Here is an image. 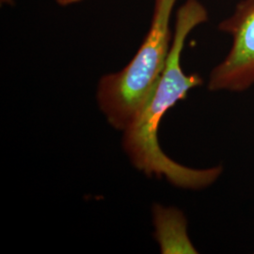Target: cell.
<instances>
[{
  "instance_id": "5b68a950",
  "label": "cell",
  "mask_w": 254,
  "mask_h": 254,
  "mask_svg": "<svg viewBox=\"0 0 254 254\" xmlns=\"http://www.w3.org/2000/svg\"><path fill=\"white\" fill-rule=\"evenodd\" d=\"M12 0H1V3L4 4H11ZM59 5L61 6H69V5H73L75 3H78L82 0H55Z\"/></svg>"
},
{
  "instance_id": "3957f363",
  "label": "cell",
  "mask_w": 254,
  "mask_h": 254,
  "mask_svg": "<svg viewBox=\"0 0 254 254\" xmlns=\"http://www.w3.org/2000/svg\"><path fill=\"white\" fill-rule=\"evenodd\" d=\"M218 28L232 36L225 59L210 73L211 91L241 92L254 86V0H241Z\"/></svg>"
},
{
  "instance_id": "277c9868",
  "label": "cell",
  "mask_w": 254,
  "mask_h": 254,
  "mask_svg": "<svg viewBox=\"0 0 254 254\" xmlns=\"http://www.w3.org/2000/svg\"><path fill=\"white\" fill-rule=\"evenodd\" d=\"M154 223L162 254H197L188 236L187 219L181 211L156 205Z\"/></svg>"
},
{
  "instance_id": "7a4b0ae2",
  "label": "cell",
  "mask_w": 254,
  "mask_h": 254,
  "mask_svg": "<svg viewBox=\"0 0 254 254\" xmlns=\"http://www.w3.org/2000/svg\"><path fill=\"white\" fill-rule=\"evenodd\" d=\"M177 0H154L151 27L134 58L118 73L104 75L97 100L109 124L125 131L151 97L173 42L171 18Z\"/></svg>"
},
{
  "instance_id": "6da1fadb",
  "label": "cell",
  "mask_w": 254,
  "mask_h": 254,
  "mask_svg": "<svg viewBox=\"0 0 254 254\" xmlns=\"http://www.w3.org/2000/svg\"><path fill=\"white\" fill-rule=\"evenodd\" d=\"M207 20V9L198 0H188L179 8L163 73L144 108L124 135V148L136 169L149 176L165 177L178 188L192 190L214 184L223 173L222 167L199 170L173 161L160 148L157 131L165 113L184 100L189 91L202 84L199 74L184 73L181 55L191 31Z\"/></svg>"
}]
</instances>
